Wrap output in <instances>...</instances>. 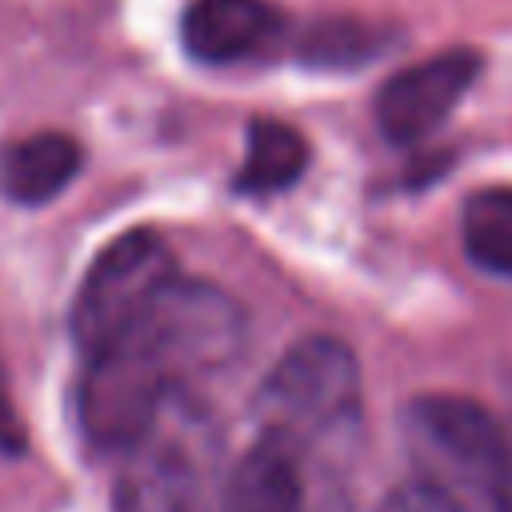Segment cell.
<instances>
[{"label": "cell", "instance_id": "cell-9", "mask_svg": "<svg viewBox=\"0 0 512 512\" xmlns=\"http://www.w3.org/2000/svg\"><path fill=\"white\" fill-rule=\"evenodd\" d=\"M80 144L64 132H36L4 148L0 188L16 204H44L60 196L80 172Z\"/></svg>", "mask_w": 512, "mask_h": 512}, {"label": "cell", "instance_id": "cell-12", "mask_svg": "<svg viewBox=\"0 0 512 512\" xmlns=\"http://www.w3.org/2000/svg\"><path fill=\"white\" fill-rule=\"evenodd\" d=\"M380 52V32L360 20H324L304 32L300 60L312 68H356Z\"/></svg>", "mask_w": 512, "mask_h": 512}, {"label": "cell", "instance_id": "cell-5", "mask_svg": "<svg viewBox=\"0 0 512 512\" xmlns=\"http://www.w3.org/2000/svg\"><path fill=\"white\" fill-rule=\"evenodd\" d=\"M176 276L168 244L152 228H132L116 236L84 272L72 304V336L88 352L116 340Z\"/></svg>", "mask_w": 512, "mask_h": 512}, {"label": "cell", "instance_id": "cell-6", "mask_svg": "<svg viewBox=\"0 0 512 512\" xmlns=\"http://www.w3.org/2000/svg\"><path fill=\"white\" fill-rule=\"evenodd\" d=\"M480 72V56L468 48H452L428 56L404 72H396L376 96V124L392 144H416L436 132L460 96L472 88Z\"/></svg>", "mask_w": 512, "mask_h": 512}, {"label": "cell", "instance_id": "cell-14", "mask_svg": "<svg viewBox=\"0 0 512 512\" xmlns=\"http://www.w3.org/2000/svg\"><path fill=\"white\" fill-rule=\"evenodd\" d=\"M12 440H16V416H12V404H8V392L0 380V444H12Z\"/></svg>", "mask_w": 512, "mask_h": 512}, {"label": "cell", "instance_id": "cell-11", "mask_svg": "<svg viewBox=\"0 0 512 512\" xmlns=\"http://www.w3.org/2000/svg\"><path fill=\"white\" fill-rule=\"evenodd\" d=\"M464 252L476 268L512 280V188H484L468 196Z\"/></svg>", "mask_w": 512, "mask_h": 512}, {"label": "cell", "instance_id": "cell-8", "mask_svg": "<svg viewBox=\"0 0 512 512\" xmlns=\"http://www.w3.org/2000/svg\"><path fill=\"white\" fill-rule=\"evenodd\" d=\"M280 32L284 16L268 0H192L180 20L184 48L204 64L260 56Z\"/></svg>", "mask_w": 512, "mask_h": 512}, {"label": "cell", "instance_id": "cell-3", "mask_svg": "<svg viewBox=\"0 0 512 512\" xmlns=\"http://www.w3.org/2000/svg\"><path fill=\"white\" fill-rule=\"evenodd\" d=\"M112 512H220V472L208 420L172 392L148 432L128 444Z\"/></svg>", "mask_w": 512, "mask_h": 512}, {"label": "cell", "instance_id": "cell-13", "mask_svg": "<svg viewBox=\"0 0 512 512\" xmlns=\"http://www.w3.org/2000/svg\"><path fill=\"white\" fill-rule=\"evenodd\" d=\"M376 512H460L444 484L436 480H408L384 496Z\"/></svg>", "mask_w": 512, "mask_h": 512}, {"label": "cell", "instance_id": "cell-7", "mask_svg": "<svg viewBox=\"0 0 512 512\" xmlns=\"http://www.w3.org/2000/svg\"><path fill=\"white\" fill-rule=\"evenodd\" d=\"M220 512H316L308 460L284 440L256 432L220 480Z\"/></svg>", "mask_w": 512, "mask_h": 512}, {"label": "cell", "instance_id": "cell-10", "mask_svg": "<svg viewBox=\"0 0 512 512\" xmlns=\"http://www.w3.org/2000/svg\"><path fill=\"white\" fill-rule=\"evenodd\" d=\"M308 168V144L296 128L280 120H252L248 148L236 172V188L244 196H272L292 188Z\"/></svg>", "mask_w": 512, "mask_h": 512}, {"label": "cell", "instance_id": "cell-2", "mask_svg": "<svg viewBox=\"0 0 512 512\" xmlns=\"http://www.w3.org/2000/svg\"><path fill=\"white\" fill-rule=\"evenodd\" d=\"M256 432H268L312 460L336 448L360 424V364L336 336L296 340L256 392Z\"/></svg>", "mask_w": 512, "mask_h": 512}, {"label": "cell", "instance_id": "cell-4", "mask_svg": "<svg viewBox=\"0 0 512 512\" xmlns=\"http://www.w3.org/2000/svg\"><path fill=\"white\" fill-rule=\"evenodd\" d=\"M404 420L432 472L496 508L512 472V436L484 404L452 392H424L408 404Z\"/></svg>", "mask_w": 512, "mask_h": 512}, {"label": "cell", "instance_id": "cell-1", "mask_svg": "<svg viewBox=\"0 0 512 512\" xmlns=\"http://www.w3.org/2000/svg\"><path fill=\"white\" fill-rule=\"evenodd\" d=\"M244 308L212 280L172 276L104 348L88 352L80 424L92 444L124 452L188 380L228 368L244 348Z\"/></svg>", "mask_w": 512, "mask_h": 512}, {"label": "cell", "instance_id": "cell-15", "mask_svg": "<svg viewBox=\"0 0 512 512\" xmlns=\"http://www.w3.org/2000/svg\"><path fill=\"white\" fill-rule=\"evenodd\" d=\"M492 512H512V472H508V484H504V492H500V500H496Z\"/></svg>", "mask_w": 512, "mask_h": 512}]
</instances>
